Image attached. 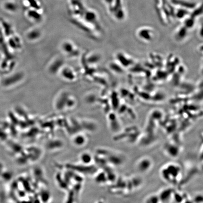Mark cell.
<instances>
[{"label": "cell", "instance_id": "cell-1", "mask_svg": "<svg viewBox=\"0 0 203 203\" xmlns=\"http://www.w3.org/2000/svg\"><path fill=\"white\" fill-rule=\"evenodd\" d=\"M160 174L165 182L172 185H177L182 176V168L178 164L168 163L161 168Z\"/></svg>", "mask_w": 203, "mask_h": 203}, {"label": "cell", "instance_id": "cell-2", "mask_svg": "<svg viewBox=\"0 0 203 203\" xmlns=\"http://www.w3.org/2000/svg\"><path fill=\"white\" fill-rule=\"evenodd\" d=\"M105 153L107 154L105 161L111 166H120L124 163L125 158L121 154L110 150H106Z\"/></svg>", "mask_w": 203, "mask_h": 203}, {"label": "cell", "instance_id": "cell-3", "mask_svg": "<svg viewBox=\"0 0 203 203\" xmlns=\"http://www.w3.org/2000/svg\"><path fill=\"white\" fill-rule=\"evenodd\" d=\"M153 166V161L148 156H143L139 159L136 163V168L140 173H147Z\"/></svg>", "mask_w": 203, "mask_h": 203}, {"label": "cell", "instance_id": "cell-4", "mask_svg": "<svg viewBox=\"0 0 203 203\" xmlns=\"http://www.w3.org/2000/svg\"><path fill=\"white\" fill-rule=\"evenodd\" d=\"M165 153L171 158H176L181 153V148L177 143L168 142L165 143L164 146Z\"/></svg>", "mask_w": 203, "mask_h": 203}, {"label": "cell", "instance_id": "cell-5", "mask_svg": "<svg viewBox=\"0 0 203 203\" xmlns=\"http://www.w3.org/2000/svg\"><path fill=\"white\" fill-rule=\"evenodd\" d=\"M175 190L171 188L162 189L158 195L161 203H169L173 200Z\"/></svg>", "mask_w": 203, "mask_h": 203}, {"label": "cell", "instance_id": "cell-6", "mask_svg": "<svg viewBox=\"0 0 203 203\" xmlns=\"http://www.w3.org/2000/svg\"><path fill=\"white\" fill-rule=\"evenodd\" d=\"M80 160L84 165L89 166L93 160V157L89 152H83L80 156Z\"/></svg>", "mask_w": 203, "mask_h": 203}, {"label": "cell", "instance_id": "cell-7", "mask_svg": "<svg viewBox=\"0 0 203 203\" xmlns=\"http://www.w3.org/2000/svg\"><path fill=\"white\" fill-rule=\"evenodd\" d=\"M96 181L97 183H105L106 182H109L107 174L105 172H103L97 174L96 177Z\"/></svg>", "mask_w": 203, "mask_h": 203}, {"label": "cell", "instance_id": "cell-8", "mask_svg": "<svg viewBox=\"0 0 203 203\" xmlns=\"http://www.w3.org/2000/svg\"><path fill=\"white\" fill-rule=\"evenodd\" d=\"M86 142L85 137L81 135L76 136L73 139V143L76 146H82Z\"/></svg>", "mask_w": 203, "mask_h": 203}, {"label": "cell", "instance_id": "cell-9", "mask_svg": "<svg viewBox=\"0 0 203 203\" xmlns=\"http://www.w3.org/2000/svg\"><path fill=\"white\" fill-rule=\"evenodd\" d=\"M145 203H161L158 195H151L146 198Z\"/></svg>", "mask_w": 203, "mask_h": 203}, {"label": "cell", "instance_id": "cell-10", "mask_svg": "<svg viewBox=\"0 0 203 203\" xmlns=\"http://www.w3.org/2000/svg\"><path fill=\"white\" fill-rule=\"evenodd\" d=\"M28 16L30 18H32L37 20L40 18V15L37 12L34 11H30L28 13Z\"/></svg>", "mask_w": 203, "mask_h": 203}, {"label": "cell", "instance_id": "cell-11", "mask_svg": "<svg viewBox=\"0 0 203 203\" xmlns=\"http://www.w3.org/2000/svg\"><path fill=\"white\" fill-rule=\"evenodd\" d=\"M182 203H194L192 199H190L188 198H186L184 199V201Z\"/></svg>", "mask_w": 203, "mask_h": 203}, {"label": "cell", "instance_id": "cell-12", "mask_svg": "<svg viewBox=\"0 0 203 203\" xmlns=\"http://www.w3.org/2000/svg\"><path fill=\"white\" fill-rule=\"evenodd\" d=\"M104 203V202H103V201H102H102H99V202H98V203Z\"/></svg>", "mask_w": 203, "mask_h": 203}]
</instances>
